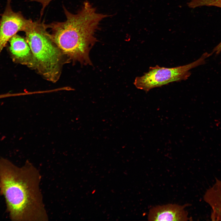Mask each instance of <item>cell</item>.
<instances>
[{
	"instance_id": "1",
	"label": "cell",
	"mask_w": 221,
	"mask_h": 221,
	"mask_svg": "<svg viewBox=\"0 0 221 221\" xmlns=\"http://www.w3.org/2000/svg\"><path fill=\"white\" fill-rule=\"evenodd\" d=\"M40 180L39 173L29 164L19 167L0 157V193L12 220L47 219L39 189Z\"/></svg>"
},
{
	"instance_id": "2",
	"label": "cell",
	"mask_w": 221,
	"mask_h": 221,
	"mask_svg": "<svg viewBox=\"0 0 221 221\" xmlns=\"http://www.w3.org/2000/svg\"><path fill=\"white\" fill-rule=\"evenodd\" d=\"M63 8L66 18L64 21L45 24L47 29H51V38L69 61L92 65L89 54L98 41L95 33L100 22L111 15L98 12L88 1L84 2L76 14Z\"/></svg>"
},
{
	"instance_id": "3",
	"label": "cell",
	"mask_w": 221,
	"mask_h": 221,
	"mask_svg": "<svg viewBox=\"0 0 221 221\" xmlns=\"http://www.w3.org/2000/svg\"><path fill=\"white\" fill-rule=\"evenodd\" d=\"M45 24L34 21L24 32L25 39L32 52L33 69L47 80L56 82L63 65L69 62L51 38Z\"/></svg>"
},
{
	"instance_id": "4",
	"label": "cell",
	"mask_w": 221,
	"mask_h": 221,
	"mask_svg": "<svg viewBox=\"0 0 221 221\" xmlns=\"http://www.w3.org/2000/svg\"><path fill=\"white\" fill-rule=\"evenodd\" d=\"M211 54L205 52L196 61L178 67L168 68L158 65L150 67L148 72L135 78L134 84L138 89L147 92L154 88L161 87L170 83L186 80L191 75L190 70L204 64L205 59L211 56Z\"/></svg>"
},
{
	"instance_id": "5",
	"label": "cell",
	"mask_w": 221,
	"mask_h": 221,
	"mask_svg": "<svg viewBox=\"0 0 221 221\" xmlns=\"http://www.w3.org/2000/svg\"><path fill=\"white\" fill-rule=\"evenodd\" d=\"M11 0H8L0 21V53L13 36L19 31L25 32L34 22L25 18L21 12H14Z\"/></svg>"
},
{
	"instance_id": "6",
	"label": "cell",
	"mask_w": 221,
	"mask_h": 221,
	"mask_svg": "<svg viewBox=\"0 0 221 221\" xmlns=\"http://www.w3.org/2000/svg\"><path fill=\"white\" fill-rule=\"evenodd\" d=\"M188 205L170 204L157 206L150 210L148 219L150 221H187L189 218L184 208Z\"/></svg>"
},
{
	"instance_id": "7",
	"label": "cell",
	"mask_w": 221,
	"mask_h": 221,
	"mask_svg": "<svg viewBox=\"0 0 221 221\" xmlns=\"http://www.w3.org/2000/svg\"><path fill=\"white\" fill-rule=\"evenodd\" d=\"M9 41L10 51L15 61L33 69V54L25 38L16 34Z\"/></svg>"
},
{
	"instance_id": "8",
	"label": "cell",
	"mask_w": 221,
	"mask_h": 221,
	"mask_svg": "<svg viewBox=\"0 0 221 221\" xmlns=\"http://www.w3.org/2000/svg\"><path fill=\"white\" fill-rule=\"evenodd\" d=\"M203 198L211 208V220L221 221V180L215 178L214 184L206 190Z\"/></svg>"
},
{
	"instance_id": "9",
	"label": "cell",
	"mask_w": 221,
	"mask_h": 221,
	"mask_svg": "<svg viewBox=\"0 0 221 221\" xmlns=\"http://www.w3.org/2000/svg\"><path fill=\"white\" fill-rule=\"evenodd\" d=\"M210 6H215L221 8V0H207Z\"/></svg>"
},
{
	"instance_id": "10",
	"label": "cell",
	"mask_w": 221,
	"mask_h": 221,
	"mask_svg": "<svg viewBox=\"0 0 221 221\" xmlns=\"http://www.w3.org/2000/svg\"><path fill=\"white\" fill-rule=\"evenodd\" d=\"M221 52V41L213 49L211 53H215L216 55Z\"/></svg>"
}]
</instances>
